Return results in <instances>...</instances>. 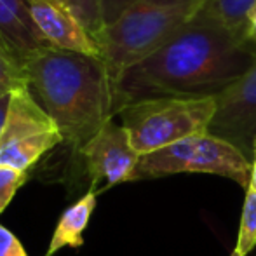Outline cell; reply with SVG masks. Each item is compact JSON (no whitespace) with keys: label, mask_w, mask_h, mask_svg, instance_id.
<instances>
[{"label":"cell","mask_w":256,"mask_h":256,"mask_svg":"<svg viewBox=\"0 0 256 256\" xmlns=\"http://www.w3.org/2000/svg\"><path fill=\"white\" fill-rule=\"evenodd\" d=\"M256 46L239 38L206 7L158 51L115 82L117 115L148 98H216L251 68Z\"/></svg>","instance_id":"1"},{"label":"cell","mask_w":256,"mask_h":256,"mask_svg":"<svg viewBox=\"0 0 256 256\" xmlns=\"http://www.w3.org/2000/svg\"><path fill=\"white\" fill-rule=\"evenodd\" d=\"M21 68L32 94L75 152L117 115L115 84L102 58L48 48Z\"/></svg>","instance_id":"2"},{"label":"cell","mask_w":256,"mask_h":256,"mask_svg":"<svg viewBox=\"0 0 256 256\" xmlns=\"http://www.w3.org/2000/svg\"><path fill=\"white\" fill-rule=\"evenodd\" d=\"M208 0H142L103 28L96 44L114 84L178 35Z\"/></svg>","instance_id":"3"},{"label":"cell","mask_w":256,"mask_h":256,"mask_svg":"<svg viewBox=\"0 0 256 256\" xmlns=\"http://www.w3.org/2000/svg\"><path fill=\"white\" fill-rule=\"evenodd\" d=\"M216 115V98H148L129 103L118 112L140 155L209 132Z\"/></svg>","instance_id":"4"},{"label":"cell","mask_w":256,"mask_h":256,"mask_svg":"<svg viewBox=\"0 0 256 256\" xmlns=\"http://www.w3.org/2000/svg\"><path fill=\"white\" fill-rule=\"evenodd\" d=\"M182 172L222 176L248 188L251 182V160L232 143L206 132L142 155L131 182L164 178Z\"/></svg>","instance_id":"5"},{"label":"cell","mask_w":256,"mask_h":256,"mask_svg":"<svg viewBox=\"0 0 256 256\" xmlns=\"http://www.w3.org/2000/svg\"><path fill=\"white\" fill-rule=\"evenodd\" d=\"M60 143H63L60 128L35 100L28 86L12 91L0 136V166L26 172Z\"/></svg>","instance_id":"6"},{"label":"cell","mask_w":256,"mask_h":256,"mask_svg":"<svg viewBox=\"0 0 256 256\" xmlns=\"http://www.w3.org/2000/svg\"><path fill=\"white\" fill-rule=\"evenodd\" d=\"M209 134L232 143L251 160L256 138V58L236 84L216 96Z\"/></svg>","instance_id":"7"},{"label":"cell","mask_w":256,"mask_h":256,"mask_svg":"<svg viewBox=\"0 0 256 256\" xmlns=\"http://www.w3.org/2000/svg\"><path fill=\"white\" fill-rule=\"evenodd\" d=\"M88 172L92 180V190L98 186L110 188L118 183L131 182L140 155L129 140L122 124L112 118L86 143L80 150Z\"/></svg>","instance_id":"8"},{"label":"cell","mask_w":256,"mask_h":256,"mask_svg":"<svg viewBox=\"0 0 256 256\" xmlns=\"http://www.w3.org/2000/svg\"><path fill=\"white\" fill-rule=\"evenodd\" d=\"M32 21L49 46L98 56L96 40L61 0H23Z\"/></svg>","instance_id":"9"},{"label":"cell","mask_w":256,"mask_h":256,"mask_svg":"<svg viewBox=\"0 0 256 256\" xmlns=\"http://www.w3.org/2000/svg\"><path fill=\"white\" fill-rule=\"evenodd\" d=\"M0 42L20 64L52 48L34 24L23 0H0Z\"/></svg>","instance_id":"10"},{"label":"cell","mask_w":256,"mask_h":256,"mask_svg":"<svg viewBox=\"0 0 256 256\" xmlns=\"http://www.w3.org/2000/svg\"><path fill=\"white\" fill-rule=\"evenodd\" d=\"M96 208V192L89 190L84 197L66 208L54 230L46 256L56 254L63 248H80L84 244V230Z\"/></svg>","instance_id":"11"},{"label":"cell","mask_w":256,"mask_h":256,"mask_svg":"<svg viewBox=\"0 0 256 256\" xmlns=\"http://www.w3.org/2000/svg\"><path fill=\"white\" fill-rule=\"evenodd\" d=\"M254 6L256 0H208L204 7L232 34L248 40V20Z\"/></svg>","instance_id":"12"},{"label":"cell","mask_w":256,"mask_h":256,"mask_svg":"<svg viewBox=\"0 0 256 256\" xmlns=\"http://www.w3.org/2000/svg\"><path fill=\"white\" fill-rule=\"evenodd\" d=\"M256 246V190L246 188L242 214H240L239 234H237L236 251L240 256H248Z\"/></svg>","instance_id":"13"},{"label":"cell","mask_w":256,"mask_h":256,"mask_svg":"<svg viewBox=\"0 0 256 256\" xmlns=\"http://www.w3.org/2000/svg\"><path fill=\"white\" fill-rule=\"evenodd\" d=\"M61 2L75 14L86 32L96 40L104 28L100 0H61Z\"/></svg>","instance_id":"14"},{"label":"cell","mask_w":256,"mask_h":256,"mask_svg":"<svg viewBox=\"0 0 256 256\" xmlns=\"http://www.w3.org/2000/svg\"><path fill=\"white\" fill-rule=\"evenodd\" d=\"M26 86V77L21 64L0 42V98Z\"/></svg>","instance_id":"15"},{"label":"cell","mask_w":256,"mask_h":256,"mask_svg":"<svg viewBox=\"0 0 256 256\" xmlns=\"http://www.w3.org/2000/svg\"><path fill=\"white\" fill-rule=\"evenodd\" d=\"M26 182V172L0 166V214L10 204L20 186Z\"/></svg>","instance_id":"16"},{"label":"cell","mask_w":256,"mask_h":256,"mask_svg":"<svg viewBox=\"0 0 256 256\" xmlns=\"http://www.w3.org/2000/svg\"><path fill=\"white\" fill-rule=\"evenodd\" d=\"M138 2H142V0H100L104 26H108V24H112L114 21H117L129 7L136 6Z\"/></svg>","instance_id":"17"},{"label":"cell","mask_w":256,"mask_h":256,"mask_svg":"<svg viewBox=\"0 0 256 256\" xmlns=\"http://www.w3.org/2000/svg\"><path fill=\"white\" fill-rule=\"evenodd\" d=\"M0 256H28L20 239L2 225H0Z\"/></svg>","instance_id":"18"},{"label":"cell","mask_w":256,"mask_h":256,"mask_svg":"<svg viewBox=\"0 0 256 256\" xmlns=\"http://www.w3.org/2000/svg\"><path fill=\"white\" fill-rule=\"evenodd\" d=\"M10 94H12V92H10ZM10 94L0 98V136H2L4 126H6L7 112H9V103H10Z\"/></svg>","instance_id":"19"},{"label":"cell","mask_w":256,"mask_h":256,"mask_svg":"<svg viewBox=\"0 0 256 256\" xmlns=\"http://www.w3.org/2000/svg\"><path fill=\"white\" fill-rule=\"evenodd\" d=\"M248 40L256 46V6L253 7L250 20H248Z\"/></svg>","instance_id":"20"},{"label":"cell","mask_w":256,"mask_h":256,"mask_svg":"<svg viewBox=\"0 0 256 256\" xmlns=\"http://www.w3.org/2000/svg\"><path fill=\"white\" fill-rule=\"evenodd\" d=\"M248 188L256 190V138L253 142V157H251V182Z\"/></svg>","instance_id":"21"},{"label":"cell","mask_w":256,"mask_h":256,"mask_svg":"<svg viewBox=\"0 0 256 256\" xmlns=\"http://www.w3.org/2000/svg\"><path fill=\"white\" fill-rule=\"evenodd\" d=\"M230 256H240V254H237L236 251H232V254H230Z\"/></svg>","instance_id":"22"}]
</instances>
